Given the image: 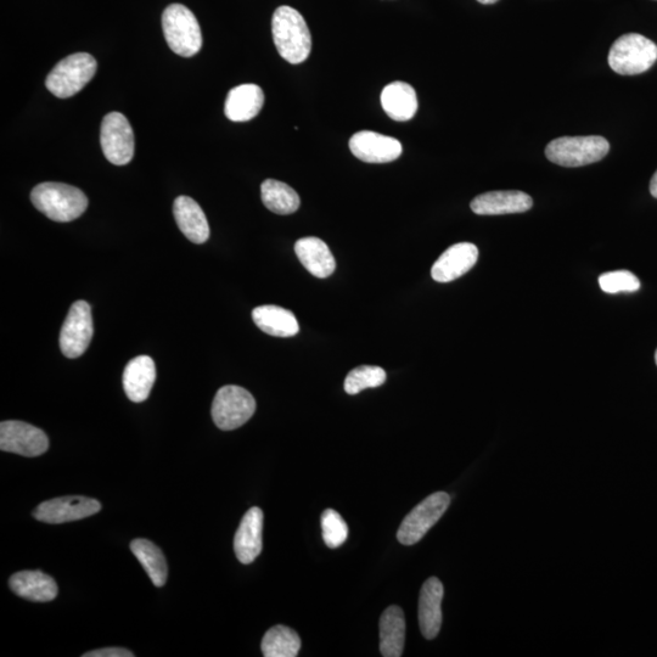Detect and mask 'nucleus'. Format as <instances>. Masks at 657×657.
Listing matches in <instances>:
<instances>
[{"instance_id":"nucleus-5","label":"nucleus","mask_w":657,"mask_h":657,"mask_svg":"<svg viewBox=\"0 0 657 657\" xmlns=\"http://www.w3.org/2000/svg\"><path fill=\"white\" fill-rule=\"evenodd\" d=\"M97 69V60L91 54H72L61 60L49 73L46 86L55 97L71 98L93 80Z\"/></svg>"},{"instance_id":"nucleus-8","label":"nucleus","mask_w":657,"mask_h":657,"mask_svg":"<svg viewBox=\"0 0 657 657\" xmlns=\"http://www.w3.org/2000/svg\"><path fill=\"white\" fill-rule=\"evenodd\" d=\"M449 504L451 497L445 492H437L424 499L403 520L397 532L398 541L404 546H413L420 542L446 513Z\"/></svg>"},{"instance_id":"nucleus-4","label":"nucleus","mask_w":657,"mask_h":657,"mask_svg":"<svg viewBox=\"0 0 657 657\" xmlns=\"http://www.w3.org/2000/svg\"><path fill=\"white\" fill-rule=\"evenodd\" d=\"M657 60V46L638 33H627L612 44L609 65L612 71L623 76L647 72Z\"/></svg>"},{"instance_id":"nucleus-12","label":"nucleus","mask_w":657,"mask_h":657,"mask_svg":"<svg viewBox=\"0 0 657 657\" xmlns=\"http://www.w3.org/2000/svg\"><path fill=\"white\" fill-rule=\"evenodd\" d=\"M101 504L97 499L83 496H67L39 504L33 511L38 521L46 524H65V522L87 519L98 514Z\"/></svg>"},{"instance_id":"nucleus-30","label":"nucleus","mask_w":657,"mask_h":657,"mask_svg":"<svg viewBox=\"0 0 657 657\" xmlns=\"http://www.w3.org/2000/svg\"><path fill=\"white\" fill-rule=\"evenodd\" d=\"M323 539L329 548H339L346 542L348 526L338 511L327 509L322 515Z\"/></svg>"},{"instance_id":"nucleus-25","label":"nucleus","mask_w":657,"mask_h":657,"mask_svg":"<svg viewBox=\"0 0 657 657\" xmlns=\"http://www.w3.org/2000/svg\"><path fill=\"white\" fill-rule=\"evenodd\" d=\"M406 642V619L400 606L392 605L380 619V651L385 657H400Z\"/></svg>"},{"instance_id":"nucleus-1","label":"nucleus","mask_w":657,"mask_h":657,"mask_svg":"<svg viewBox=\"0 0 657 657\" xmlns=\"http://www.w3.org/2000/svg\"><path fill=\"white\" fill-rule=\"evenodd\" d=\"M275 47L282 58L292 65L302 64L312 49V37L303 16L294 8L279 7L272 19Z\"/></svg>"},{"instance_id":"nucleus-3","label":"nucleus","mask_w":657,"mask_h":657,"mask_svg":"<svg viewBox=\"0 0 657 657\" xmlns=\"http://www.w3.org/2000/svg\"><path fill=\"white\" fill-rule=\"evenodd\" d=\"M162 28L168 47L183 58H192L202 48V35L193 11L182 4H171L162 15Z\"/></svg>"},{"instance_id":"nucleus-27","label":"nucleus","mask_w":657,"mask_h":657,"mask_svg":"<svg viewBox=\"0 0 657 657\" xmlns=\"http://www.w3.org/2000/svg\"><path fill=\"white\" fill-rule=\"evenodd\" d=\"M261 196L267 209L277 215H291L300 209L299 194L290 185L275 179H267L262 183Z\"/></svg>"},{"instance_id":"nucleus-17","label":"nucleus","mask_w":657,"mask_h":657,"mask_svg":"<svg viewBox=\"0 0 657 657\" xmlns=\"http://www.w3.org/2000/svg\"><path fill=\"white\" fill-rule=\"evenodd\" d=\"M443 584L436 577L429 578L421 588L419 598V625L426 639H435L442 626Z\"/></svg>"},{"instance_id":"nucleus-32","label":"nucleus","mask_w":657,"mask_h":657,"mask_svg":"<svg viewBox=\"0 0 657 657\" xmlns=\"http://www.w3.org/2000/svg\"><path fill=\"white\" fill-rule=\"evenodd\" d=\"M84 657H133L132 651L123 648H104L89 651Z\"/></svg>"},{"instance_id":"nucleus-33","label":"nucleus","mask_w":657,"mask_h":657,"mask_svg":"<svg viewBox=\"0 0 657 657\" xmlns=\"http://www.w3.org/2000/svg\"><path fill=\"white\" fill-rule=\"evenodd\" d=\"M650 193L657 199V171L655 172L653 178L650 181Z\"/></svg>"},{"instance_id":"nucleus-35","label":"nucleus","mask_w":657,"mask_h":657,"mask_svg":"<svg viewBox=\"0 0 657 657\" xmlns=\"http://www.w3.org/2000/svg\"><path fill=\"white\" fill-rule=\"evenodd\" d=\"M655 361H656V364H657V351L655 353Z\"/></svg>"},{"instance_id":"nucleus-29","label":"nucleus","mask_w":657,"mask_h":657,"mask_svg":"<svg viewBox=\"0 0 657 657\" xmlns=\"http://www.w3.org/2000/svg\"><path fill=\"white\" fill-rule=\"evenodd\" d=\"M386 372L383 368L373 365H362V367L351 370L345 379V391L348 395H357L367 389H375L384 385Z\"/></svg>"},{"instance_id":"nucleus-16","label":"nucleus","mask_w":657,"mask_h":657,"mask_svg":"<svg viewBox=\"0 0 657 657\" xmlns=\"http://www.w3.org/2000/svg\"><path fill=\"white\" fill-rule=\"evenodd\" d=\"M263 511L251 508L235 533L234 550L241 564L254 563L262 552Z\"/></svg>"},{"instance_id":"nucleus-28","label":"nucleus","mask_w":657,"mask_h":657,"mask_svg":"<svg viewBox=\"0 0 657 657\" xmlns=\"http://www.w3.org/2000/svg\"><path fill=\"white\" fill-rule=\"evenodd\" d=\"M261 649L266 657H295L299 655L301 639L291 628L279 625L265 634Z\"/></svg>"},{"instance_id":"nucleus-22","label":"nucleus","mask_w":657,"mask_h":657,"mask_svg":"<svg viewBox=\"0 0 657 657\" xmlns=\"http://www.w3.org/2000/svg\"><path fill=\"white\" fill-rule=\"evenodd\" d=\"M295 252L302 266L314 277L325 279L334 273L335 258L322 239L308 237L297 240Z\"/></svg>"},{"instance_id":"nucleus-19","label":"nucleus","mask_w":657,"mask_h":657,"mask_svg":"<svg viewBox=\"0 0 657 657\" xmlns=\"http://www.w3.org/2000/svg\"><path fill=\"white\" fill-rule=\"evenodd\" d=\"M265 104V93L257 84H241L230 89L224 105V114L233 122H246L260 114Z\"/></svg>"},{"instance_id":"nucleus-9","label":"nucleus","mask_w":657,"mask_h":657,"mask_svg":"<svg viewBox=\"0 0 657 657\" xmlns=\"http://www.w3.org/2000/svg\"><path fill=\"white\" fill-rule=\"evenodd\" d=\"M101 149L112 165L125 166L133 160L134 133L131 123L121 112H110L101 122Z\"/></svg>"},{"instance_id":"nucleus-14","label":"nucleus","mask_w":657,"mask_h":657,"mask_svg":"<svg viewBox=\"0 0 657 657\" xmlns=\"http://www.w3.org/2000/svg\"><path fill=\"white\" fill-rule=\"evenodd\" d=\"M479 249L471 243H459L449 247L435 262L431 277L438 283H449L468 273L476 265Z\"/></svg>"},{"instance_id":"nucleus-31","label":"nucleus","mask_w":657,"mask_h":657,"mask_svg":"<svg viewBox=\"0 0 657 657\" xmlns=\"http://www.w3.org/2000/svg\"><path fill=\"white\" fill-rule=\"evenodd\" d=\"M599 285L606 294L636 292L640 288L639 279L636 275L628 271L605 273L599 278Z\"/></svg>"},{"instance_id":"nucleus-2","label":"nucleus","mask_w":657,"mask_h":657,"mask_svg":"<svg viewBox=\"0 0 657 657\" xmlns=\"http://www.w3.org/2000/svg\"><path fill=\"white\" fill-rule=\"evenodd\" d=\"M33 206L54 222H72L88 207V198L81 189L64 183L38 184L31 193Z\"/></svg>"},{"instance_id":"nucleus-23","label":"nucleus","mask_w":657,"mask_h":657,"mask_svg":"<svg viewBox=\"0 0 657 657\" xmlns=\"http://www.w3.org/2000/svg\"><path fill=\"white\" fill-rule=\"evenodd\" d=\"M381 105L393 121L412 120L418 111L415 89L406 82H392L381 93Z\"/></svg>"},{"instance_id":"nucleus-11","label":"nucleus","mask_w":657,"mask_h":657,"mask_svg":"<svg viewBox=\"0 0 657 657\" xmlns=\"http://www.w3.org/2000/svg\"><path fill=\"white\" fill-rule=\"evenodd\" d=\"M49 448L48 436L24 421L8 420L0 424V449L28 458L39 457Z\"/></svg>"},{"instance_id":"nucleus-6","label":"nucleus","mask_w":657,"mask_h":657,"mask_svg":"<svg viewBox=\"0 0 657 657\" xmlns=\"http://www.w3.org/2000/svg\"><path fill=\"white\" fill-rule=\"evenodd\" d=\"M609 150L610 144L603 137H563L547 145L546 156L555 165L582 167L603 160Z\"/></svg>"},{"instance_id":"nucleus-21","label":"nucleus","mask_w":657,"mask_h":657,"mask_svg":"<svg viewBox=\"0 0 657 657\" xmlns=\"http://www.w3.org/2000/svg\"><path fill=\"white\" fill-rule=\"evenodd\" d=\"M9 584L11 591L30 602L48 603L58 595L56 582L42 571L18 572L11 576Z\"/></svg>"},{"instance_id":"nucleus-26","label":"nucleus","mask_w":657,"mask_h":657,"mask_svg":"<svg viewBox=\"0 0 657 657\" xmlns=\"http://www.w3.org/2000/svg\"><path fill=\"white\" fill-rule=\"evenodd\" d=\"M131 550L155 586L164 587L168 576V566L161 549L148 539L138 538L131 543Z\"/></svg>"},{"instance_id":"nucleus-20","label":"nucleus","mask_w":657,"mask_h":657,"mask_svg":"<svg viewBox=\"0 0 657 657\" xmlns=\"http://www.w3.org/2000/svg\"><path fill=\"white\" fill-rule=\"evenodd\" d=\"M156 380V367L153 358L139 356L126 365L123 372V389L134 403L148 400Z\"/></svg>"},{"instance_id":"nucleus-15","label":"nucleus","mask_w":657,"mask_h":657,"mask_svg":"<svg viewBox=\"0 0 657 657\" xmlns=\"http://www.w3.org/2000/svg\"><path fill=\"white\" fill-rule=\"evenodd\" d=\"M533 205L530 195L519 190L490 192L476 196L470 207L476 215L499 216L529 211Z\"/></svg>"},{"instance_id":"nucleus-13","label":"nucleus","mask_w":657,"mask_h":657,"mask_svg":"<svg viewBox=\"0 0 657 657\" xmlns=\"http://www.w3.org/2000/svg\"><path fill=\"white\" fill-rule=\"evenodd\" d=\"M350 150L357 159L368 164H387L402 155V144L384 134L362 131L350 139Z\"/></svg>"},{"instance_id":"nucleus-24","label":"nucleus","mask_w":657,"mask_h":657,"mask_svg":"<svg viewBox=\"0 0 657 657\" xmlns=\"http://www.w3.org/2000/svg\"><path fill=\"white\" fill-rule=\"evenodd\" d=\"M258 329L275 338H291L300 331L295 314L279 306H260L252 311Z\"/></svg>"},{"instance_id":"nucleus-10","label":"nucleus","mask_w":657,"mask_h":657,"mask_svg":"<svg viewBox=\"0 0 657 657\" xmlns=\"http://www.w3.org/2000/svg\"><path fill=\"white\" fill-rule=\"evenodd\" d=\"M92 308L86 301L73 303L60 333V350L70 359L81 357L93 339Z\"/></svg>"},{"instance_id":"nucleus-34","label":"nucleus","mask_w":657,"mask_h":657,"mask_svg":"<svg viewBox=\"0 0 657 657\" xmlns=\"http://www.w3.org/2000/svg\"><path fill=\"white\" fill-rule=\"evenodd\" d=\"M477 2H479L481 4H485V5H490V4L497 3L498 0H477Z\"/></svg>"},{"instance_id":"nucleus-18","label":"nucleus","mask_w":657,"mask_h":657,"mask_svg":"<svg viewBox=\"0 0 657 657\" xmlns=\"http://www.w3.org/2000/svg\"><path fill=\"white\" fill-rule=\"evenodd\" d=\"M173 215L178 228L194 244H204L210 238V226L198 202L189 196L174 200Z\"/></svg>"},{"instance_id":"nucleus-7","label":"nucleus","mask_w":657,"mask_h":657,"mask_svg":"<svg viewBox=\"0 0 657 657\" xmlns=\"http://www.w3.org/2000/svg\"><path fill=\"white\" fill-rule=\"evenodd\" d=\"M256 412L254 396L243 387L228 385L219 389L212 403V419L218 429H239Z\"/></svg>"}]
</instances>
